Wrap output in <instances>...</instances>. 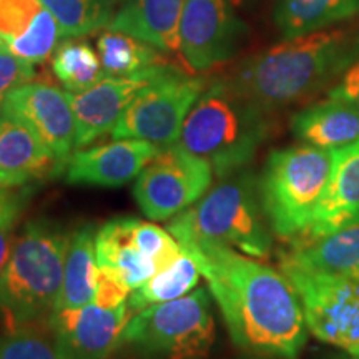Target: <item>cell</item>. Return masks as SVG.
Wrapping results in <instances>:
<instances>
[{"mask_svg": "<svg viewBox=\"0 0 359 359\" xmlns=\"http://www.w3.org/2000/svg\"><path fill=\"white\" fill-rule=\"evenodd\" d=\"M208 85L205 77L187 75L168 67L130 102L111 130L114 140L135 138L158 148L178 143L190 110Z\"/></svg>", "mask_w": 359, "mask_h": 359, "instance_id": "30bf717a", "label": "cell"}, {"mask_svg": "<svg viewBox=\"0 0 359 359\" xmlns=\"http://www.w3.org/2000/svg\"><path fill=\"white\" fill-rule=\"evenodd\" d=\"M116 0H42L43 7L52 12L60 27L62 37H83L114 19Z\"/></svg>", "mask_w": 359, "mask_h": 359, "instance_id": "4316f807", "label": "cell"}, {"mask_svg": "<svg viewBox=\"0 0 359 359\" xmlns=\"http://www.w3.org/2000/svg\"><path fill=\"white\" fill-rule=\"evenodd\" d=\"M348 275H351V276H354V278H359V264H358V266H356V268H354V269H353V271H349V273H348Z\"/></svg>", "mask_w": 359, "mask_h": 359, "instance_id": "8d00e7d4", "label": "cell"}, {"mask_svg": "<svg viewBox=\"0 0 359 359\" xmlns=\"http://www.w3.org/2000/svg\"><path fill=\"white\" fill-rule=\"evenodd\" d=\"M42 0H0V40L6 45L25 32L42 12Z\"/></svg>", "mask_w": 359, "mask_h": 359, "instance_id": "f546056e", "label": "cell"}, {"mask_svg": "<svg viewBox=\"0 0 359 359\" xmlns=\"http://www.w3.org/2000/svg\"><path fill=\"white\" fill-rule=\"evenodd\" d=\"M240 27L224 0H185L178 52L190 72L213 69L235 52Z\"/></svg>", "mask_w": 359, "mask_h": 359, "instance_id": "5bb4252c", "label": "cell"}, {"mask_svg": "<svg viewBox=\"0 0 359 359\" xmlns=\"http://www.w3.org/2000/svg\"><path fill=\"white\" fill-rule=\"evenodd\" d=\"M326 359H359L356 356H351V354H338V356H331V358H326Z\"/></svg>", "mask_w": 359, "mask_h": 359, "instance_id": "d590c367", "label": "cell"}, {"mask_svg": "<svg viewBox=\"0 0 359 359\" xmlns=\"http://www.w3.org/2000/svg\"><path fill=\"white\" fill-rule=\"evenodd\" d=\"M359 264V223L311 241H291L280 253V268L348 275Z\"/></svg>", "mask_w": 359, "mask_h": 359, "instance_id": "44dd1931", "label": "cell"}, {"mask_svg": "<svg viewBox=\"0 0 359 359\" xmlns=\"http://www.w3.org/2000/svg\"><path fill=\"white\" fill-rule=\"evenodd\" d=\"M69 243L70 233L53 219L37 218L25 223L0 276V313L7 330L55 311Z\"/></svg>", "mask_w": 359, "mask_h": 359, "instance_id": "277c9868", "label": "cell"}, {"mask_svg": "<svg viewBox=\"0 0 359 359\" xmlns=\"http://www.w3.org/2000/svg\"><path fill=\"white\" fill-rule=\"evenodd\" d=\"M60 37L62 32L58 22L52 15V12L43 7L29 29L6 43V47L13 55L35 65L45 62L55 52Z\"/></svg>", "mask_w": 359, "mask_h": 359, "instance_id": "83f0119b", "label": "cell"}, {"mask_svg": "<svg viewBox=\"0 0 359 359\" xmlns=\"http://www.w3.org/2000/svg\"><path fill=\"white\" fill-rule=\"evenodd\" d=\"M359 15V0H280L275 11L285 39L327 30L331 25Z\"/></svg>", "mask_w": 359, "mask_h": 359, "instance_id": "603a6c76", "label": "cell"}, {"mask_svg": "<svg viewBox=\"0 0 359 359\" xmlns=\"http://www.w3.org/2000/svg\"><path fill=\"white\" fill-rule=\"evenodd\" d=\"M130 316L127 303L116 308L90 303L55 309L48 316V330L60 359H109L122 344Z\"/></svg>", "mask_w": 359, "mask_h": 359, "instance_id": "7c38bea8", "label": "cell"}, {"mask_svg": "<svg viewBox=\"0 0 359 359\" xmlns=\"http://www.w3.org/2000/svg\"><path fill=\"white\" fill-rule=\"evenodd\" d=\"M201 271L190 255L183 250V255L172 266L161 269L143 283L142 286L130 291L127 306L130 314H135L151 304H160L182 298L198 288Z\"/></svg>", "mask_w": 359, "mask_h": 359, "instance_id": "cb8c5ba5", "label": "cell"}, {"mask_svg": "<svg viewBox=\"0 0 359 359\" xmlns=\"http://www.w3.org/2000/svg\"><path fill=\"white\" fill-rule=\"evenodd\" d=\"M359 223V143L339 151L333 178L306 233L291 241H311Z\"/></svg>", "mask_w": 359, "mask_h": 359, "instance_id": "ac0fdd59", "label": "cell"}, {"mask_svg": "<svg viewBox=\"0 0 359 359\" xmlns=\"http://www.w3.org/2000/svg\"><path fill=\"white\" fill-rule=\"evenodd\" d=\"M2 47H6V45H4V43H2V40H0V48H2Z\"/></svg>", "mask_w": 359, "mask_h": 359, "instance_id": "74e56055", "label": "cell"}, {"mask_svg": "<svg viewBox=\"0 0 359 359\" xmlns=\"http://www.w3.org/2000/svg\"><path fill=\"white\" fill-rule=\"evenodd\" d=\"M105 77H125L148 67L165 64L155 47L123 32L109 30L97 42Z\"/></svg>", "mask_w": 359, "mask_h": 359, "instance_id": "d4e9b609", "label": "cell"}, {"mask_svg": "<svg viewBox=\"0 0 359 359\" xmlns=\"http://www.w3.org/2000/svg\"><path fill=\"white\" fill-rule=\"evenodd\" d=\"M269 111L238 90L230 79L208 82L188 114L178 145L203 158L215 177L248 168L268 138Z\"/></svg>", "mask_w": 359, "mask_h": 359, "instance_id": "3957f363", "label": "cell"}, {"mask_svg": "<svg viewBox=\"0 0 359 359\" xmlns=\"http://www.w3.org/2000/svg\"><path fill=\"white\" fill-rule=\"evenodd\" d=\"M185 0H127L110 30L123 32L165 52H178V25Z\"/></svg>", "mask_w": 359, "mask_h": 359, "instance_id": "ffe728a7", "label": "cell"}, {"mask_svg": "<svg viewBox=\"0 0 359 359\" xmlns=\"http://www.w3.org/2000/svg\"><path fill=\"white\" fill-rule=\"evenodd\" d=\"M339 151L299 143L268 155L258 190L264 217L278 238L291 241L306 233L333 178Z\"/></svg>", "mask_w": 359, "mask_h": 359, "instance_id": "8992f818", "label": "cell"}, {"mask_svg": "<svg viewBox=\"0 0 359 359\" xmlns=\"http://www.w3.org/2000/svg\"><path fill=\"white\" fill-rule=\"evenodd\" d=\"M0 114L20 120L32 130L64 172L77 140V123L67 92L42 82L24 83L8 93Z\"/></svg>", "mask_w": 359, "mask_h": 359, "instance_id": "4fadbf2b", "label": "cell"}, {"mask_svg": "<svg viewBox=\"0 0 359 359\" xmlns=\"http://www.w3.org/2000/svg\"><path fill=\"white\" fill-rule=\"evenodd\" d=\"M20 188H0V223L17 222L22 205H24V195Z\"/></svg>", "mask_w": 359, "mask_h": 359, "instance_id": "836d02e7", "label": "cell"}, {"mask_svg": "<svg viewBox=\"0 0 359 359\" xmlns=\"http://www.w3.org/2000/svg\"><path fill=\"white\" fill-rule=\"evenodd\" d=\"M327 97L346 100L359 109V43L356 53H354L346 69L334 80V83L327 88Z\"/></svg>", "mask_w": 359, "mask_h": 359, "instance_id": "1f68e13d", "label": "cell"}, {"mask_svg": "<svg viewBox=\"0 0 359 359\" xmlns=\"http://www.w3.org/2000/svg\"><path fill=\"white\" fill-rule=\"evenodd\" d=\"M128 294L130 290L125 288L122 283H118L98 269V285L93 303L100 304L103 308H116L120 304L127 303Z\"/></svg>", "mask_w": 359, "mask_h": 359, "instance_id": "d6a6232c", "label": "cell"}, {"mask_svg": "<svg viewBox=\"0 0 359 359\" xmlns=\"http://www.w3.org/2000/svg\"><path fill=\"white\" fill-rule=\"evenodd\" d=\"M291 132L302 143L321 150H343L359 143V109L341 98L327 97L291 118Z\"/></svg>", "mask_w": 359, "mask_h": 359, "instance_id": "d6986e66", "label": "cell"}, {"mask_svg": "<svg viewBox=\"0 0 359 359\" xmlns=\"http://www.w3.org/2000/svg\"><path fill=\"white\" fill-rule=\"evenodd\" d=\"M198 264L236 348L296 359L308 341L302 302L280 269L213 241L177 240Z\"/></svg>", "mask_w": 359, "mask_h": 359, "instance_id": "6da1fadb", "label": "cell"}, {"mask_svg": "<svg viewBox=\"0 0 359 359\" xmlns=\"http://www.w3.org/2000/svg\"><path fill=\"white\" fill-rule=\"evenodd\" d=\"M34 77V64L13 55L7 47L0 48V110L12 90L32 82Z\"/></svg>", "mask_w": 359, "mask_h": 359, "instance_id": "4dcf8cb0", "label": "cell"}, {"mask_svg": "<svg viewBox=\"0 0 359 359\" xmlns=\"http://www.w3.org/2000/svg\"><path fill=\"white\" fill-rule=\"evenodd\" d=\"M215 338L212 293L200 286L132 314L120 346L133 348L143 359H206Z\"/></svg>", "mask_w": 359, "mask_h": 359, "instance_id": "52a82bcc", "label": "cell"}, {"mask_svg": "<svg viewBox=\"0 0 359 359\" xmlns=\"http://www.w3.org/2000/svg\"><path fill=\"white\" fill-rule=\"evenodd\" d=\"M13 226H15V222L0 223V276H2L4 269H6L8 257H11L13 241H15V236H13Z\"/></svg>", "mask_w": 359, "mask_h": 359, "instance_id": "e575fe53", "label": "cell"}, {"mask_svg": "<svg viewBox=\"0 0 359 359\" xmlns=\"http://www.w3.org/2000/svg\"><path fill=\"white\" fill-rule=\"evenodd\" d=\"M95 224L87 223L70 233L64 281L55 309L82 308L93 303L98 285Z\"/></svg>", "mask_w": 359, "mask_h": 359, "instance_id": "7402d4cb", "label": "cell"}, {"mask_svg": "<svg viewBox=\"0 0 359 359\" xmlns=\"http://www.w3.org/2000/svg\"><path fill=\"white\" fill-rule=\"evenodd\" d=\"M168 67L160 64L125 77H105L80 93L67 92L77 123L75 150L88 147L97 138L111 133L130 102L155 82Z\"/></svg>", "mask_w": 359, "mask_h": 359, "instance_id": "9a60e30c", "label": "cell"}, {"mask_svg": "<svg viewBox=\"0 0 359 359\" xmlns=\"http://www.w3.org/2000/svg\"><path fill=\"white\" fill-rule=\"evenodd\" d=\"M302 302L308 333L359 358V278L280 268Z\"/></svg>", "mask_w": 359, "mask_h": 359, "instance_id": "9c48e42d", "label": "cell"}, {"mask_svg": "<svg viewBox=\"0 0 359 359\" xmlns=\"http://www.w3.org/2000/svg\"><path fill=\"white\" fill-rule=\"evenodd\" d=\"M52 70L69 93H80L105 79L100 57L83 40H67L53 52Z\"/></svg>", "mask_w": 359, "mask_h": 359, "instance_id": "484cf974", "label": "cell"}, {"mask_svg": "<svg viewBox=\"0 0 359 359\" xmlns=\"http://www.w3.org/2000/svg\"><path fill=\"white\" fill-rule=\"evenodd\" d=\"M167 230L177 240L213 241L258 259L268 258L273 248L258 177L250 168L219 178L195 205L170 219Z\"/></svg>", "mask_w": 359, "mask_h": 359, "instance_id": "5b68a950", "label": "cell"}, {"mask_svg": "<svg viewBox=\"0 0 359 359\" xmlns=\"http://www.w3.org/2000/svg\"><path fill=\"white\" fill-rule=\"evenodd\" d=\"M0 359H60L53 339L34 323L22 325L0 338Z\"/></svg>", "mask_w": 359, "mask_h": 359, "instance_id": "f1b7e54d", "label": "cell"}, {"mask_svg": "<svg viewBox=\"0 0 359 359\" xmlns=\"http://www.w3.org/2000/svg\"><path fill=\"white\" fill-rule=\"evenodd\" d=\"M213 168L203 158L175 143L161 148L133 185V198L148 219H172L212 188Z\"/></svg>", "mask_w": 359, "mask_h": 359, "instance_id": "8fae6325", "label": "cell"}, {"mask_svg": "<svg viewBox=\"0 0 359 359\" xmlns=\"http://www.w3.org/2000/svg\"><path fill=\"white\" fill-rule=\"evenodd\" d=\"M359 32L344 29L285 39L246 58L230 80L266 111L293 105L331 87L356 53Z\"/></svg>", "mask_w": 359, "mask_h": 359, "instance_id": "7a4b0ae2", "label": "cell"}, {"mask_svg": "<svg viewBox=\"0 0 359 359\" xmlns=\"http://www.w3.org/2000/svg\"><path fill=\"white\" fill-rule=\"evenodd\" d=\"M98 269L133 291L183 255L172 233L138 218H114L97 230Z\"/></svg>", "mask_w": 359, "mask_h": 359, "instance_id": "ba28073f", "label": "cell"}, {"mask_svg": "<svg viewBox=\"0 0 359 359\" xmlns=\"http://www.w3.org/2000/svg\"><path fill=\"white\" fill-rule=\"evenodd\" d=\"M62 167L32 130L13 116L0 114V188H24Z\"/></svg>", "mask_w": 359, "mask_h": 359, "instance_id": "e0dca14e", "label": "cell"}, {"mask_svg": "<svg viewBox=\"0 0 359 359\" xmlns=\"http://www.w3.org/2000/svg\"><path fill=\"white\" fill-rule=\"evenodd\" d=\"M160 150L154 143L135 138L80 148L65 163L64 175L70 185L122 187L137 178Z\"/></svg>", "mask_w": 359, "mask_h": 359, "instance_id": "2e32d148", "label": "cell"}]
</instances>
